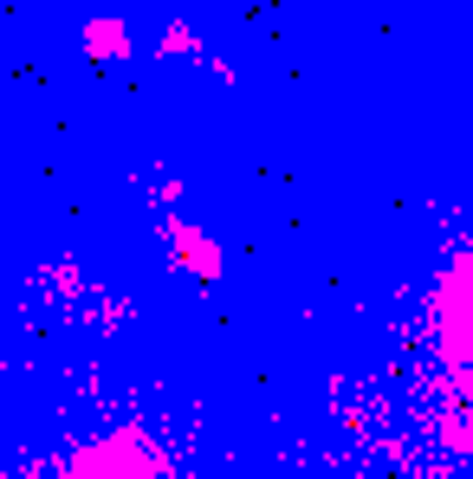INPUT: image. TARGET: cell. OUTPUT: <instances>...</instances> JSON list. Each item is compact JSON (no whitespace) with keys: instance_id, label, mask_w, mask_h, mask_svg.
Here are the masks:
<instances>
[{"instance_id":"obj_1","label":"cell","mask_w":473,"mask_h":479,"mask_svg":"<svg viewBox=\"0 0 473 479\" xmlns=\"http://www.w3.org/2000/svg\"><path fill=\"white\" fill-rule=\"evenodd\" d=\"M85 46H91V52H110V58H117V52H123V26H117V20H104V26H91V33H85Z\"/></svg>"}]
</instances>
